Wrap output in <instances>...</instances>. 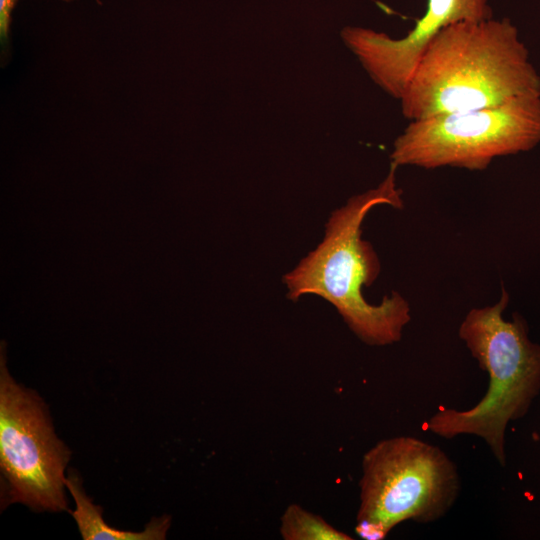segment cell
<instances>
[{"instance_id":"9c48e42d","label":"cell","mask_w":540,"mask_h":540,"mask_svg":"<svg viewBox=\"0 0 540 540\" xmlns=\"http://www.w3.org/2000/svg\"><path fill=\"white\" fill-rule=\"evenodd\" d=\"M280 534L284 540H351L347 533L329 524L320 515L298 504H290L281 516Z\"/></svg>"},{"instance_id":"8992f818","label":"cell","mask_w":540,"mask_h":540,"mask_svg":"<svg viewBox=\"0 0 540 540\" xmlns=\"http://www.w3.org/2000/svg\"><path fill=\"white\" fill-rule=\"evenodd\" d=\"M69 451L57 439L43 402L19 386L1 365L0 463L11 502L62 511Z\"/></svg>"},{"instance_id":"52a82bcc","label":"cell","mask_w":540,"mask_h":540,"mask_svg":"<svg viewBox=\"0 0 540 540\" xmlns=\"http://www.w3.org/2000/svg\"><path fill=\"white\" fill-rule=\"evenodd\" d=\"M492 17L489 0H427L424 15L402 38L352 26L342 29L341 38L375 84L399 100L427 47L443 28Z\"/></svg>"},{"instance_id":"7a4b0ae2","label":"cell","mask_w":540,"mask_h":540,"mask_svg":"<svg viewBox=\"0 0 540 540\" xmlns=\"http://www.w3.org/2000/svg\"><path fill=\"white\" fill-rule=\"evenodd\" d=\"M397 166L392 164L380 184L349 198L330 215L323 240L283 281L287 297L320 296L335 307L349 329L365 344L384 346L401 340L410 322V306L399 293L385 296L381 303H368L362 287L371 286L381 265L373 246L361 237V226L368 212L386 204L404 206L402 190L396 184Z\"/></svg>"},{"instance_id":"6da1fadb","label":"cell","mask_w":540,"mask_h":540,"mask_svg":"<svg viewBox=\"0 0 540 540\" xmlns=\"http://www.w3.org/2000/svg\"><path fill=\"white\" fill-rule=\"evenodd\" d=\"M537 96L540 75L517 27L492 17L443 28L399 100L403 116L414 121Z\"/></svg>"},{"instance_id":"ba28073f","label":"cell","mask_w":540,"mask_h":540,"mask_svg":"<svg viewBox=\"0 0 540 540\" xmlns=\"http://www.w3.org/2000/svg\"><path fill=\"white\" fill-rule=\"evenodd\" d=\"M76 509L71 512L84 540H163L170 526V518L153 519L142 532L122 531L108 526L101 516L100 506L94 505L85 494L78 477L71 474L65 478Z\"/></svg>"},{"instance_id":"3957f363","label":"cell","mask_w":540,"mask_h":540,"mask_svg":"<svg viewBox=\"0 0 540 540\" xmlns=\"http://www.w3.org/2000/svg\"><path fill=\"white\" fill-rule=\"evenodd\" d=\"M509 295L502 286L498 302L471 309L459 327L462 339L489 384L472 408L439 409L426 422L433 434L445 439L474 435L483 439L500 465L506 464L508 424L524 417L540 392V345L528 337V327L517 313L503 317Z\"/></svg>"},{"instance_id":"30bf717a","label":"cell","mask_w":540,"mask_h":540,"mask_svg":"<svg viewBox=\"0 0 540 540\" xmlns=\"http://www.w3.org/2000/svg\"><path fill=\"white\" fill-rule=\"evenodd\" d=\"M17 0H0V36L2 45L8 39L11 24V14Z\"/></svg>"},{"instance_id":"277c9868","label":"cell","mask_w":540,"mask_h":540,"mask_svg":"<svg viewBox=\"0 0 540 540\" xmlns=\"http://www.w3.org/2000/svg\"><path fill=\"white\" fill-rule=\"evenodd\" d=\"M356 534L382 540L404 521L429 523L455 503L460 478L439 447L411 436L378 441L363 456Z\"/></svg>"},{"instance_id":"5b68a950","label":"cell","mask_w":540,"mask_h":540,"mask_svg":"<svg viewBox=\"0 0 540 540\" xmlns=\"http://www.w3.org/2000/svg\"><path fill=\"white\" fill-rule=\"evenodd\" d=\"M540 143V96L500 106L410 121L395 139L391 163L424 169H486L496 157Z\"/></svg>"},{"instance_id":"8fae6325","label":"cell","mask_w":540,"mask_h":540,"mask_svg":"<svg viewBox=\"0 0 540 540\" xmlns=\"http://www.w3.org/2000/svg\"><path fill=\"white\" fill-rule=\"evenodd\" d=\"M64 1H72V0H64Z\"/></svg>"}]
</instances>
